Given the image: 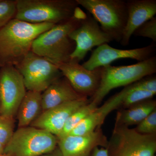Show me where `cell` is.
<instances>
[{
    "label": "cell",
    "instance_id": "cell-1",
    "mask_svg": "<svg viewBox=\"0 0 156 156\" xmlns=\"http://www.w3.org/2000/svg\"><path fill=\"white\" fill-rule=\"evenodd\" d=\"M55 25L30 23L15 18L10 20L0 29V68L19 64L31 51L34 41Z\"/></svg>",
    "mask_w": 156,
    "mask_h": 156
},
{
    "label": "cell",
    "instance_id": "cell-2",
    "mask_svg": "<svg viewBox=\"0 0 156 156\" xmlns=\"http://www.w3.org/2000/svg\"><path fill=\"white\" fill-rule=\"evenodd\" d=\"M82 12L65 22L56 24L34 41L31 51L57 66L69 62L76 48L69 34L80 24L86 14Z\"/></svg>",
    "mask_w": 156,
    "mask_h": 156
},
{
    "label": "cell",
    "instance_id": "cell-3",
    "mask_svg": "<svg viewBox=\"0 0 156 156\" xmlns=\"http://www.w3.org/2000/svg\"><path fill=\"white\" fill-rule=\"evenodd\" d=\"M15 19L31 23L57 24L75 15L76 0H16Z\"/></svg>",
    "mask_w": 156,
    "mask_h": 156
},
{
    "label": "cell",
    "instance_id": "cell-4",
    "mask_svg": "<svg viewBox=\"0 0 156 156\" xmlns=\"http://www.w3.org/2000/svg\"><path fill=\"white\" fill-rule=\"evenodd\" d=\"M156 72V57L153 56L136 64L102 67L101 79L97 91L90 101L97 106L113 89L128 85Z\"/></svg>",
    "mask_w": 156,
    "mask_h": 156
},
{
    "label": "cell",
    "instance_id": "cell-5",
    "mask_svg": "<svg viewBox=\"0 0 156 156\" xmlns=\"http://www.w3.org/2000/svg\"><path fill=\"white\" fill-rule=\"evenodd\" d=\"M100 23L113 41L120 42L128 17L126 1L123 0H76Z\"/></svg>",
    "mask_w": 156,
    "mask_h": 156
},
{
    "label": "cell",
    "instance_id": "cell-6",
    "mask_svg": "<svg viewBox=\"0 0 156 156\" xmlns=\"http://www.w3.org/2000/svg\"><path fill=\"white\" fill-rule=\"evenodd\" d=\"M106 148L108 156H155L156 134H140L115 123Z\"/></svg>",
    "mask_w": 156,
    "mask_h": 156
},
{
    "label": "cell",
    "instance_id": "cell-7",
    "mask_svg": "<svg viewBox=\"0 0 156 156\" xmlns=\"http://www.w3.org/2000/svg\"><path fill=\"white\" fill-rule=\"evenodd\" d=\"M57 146L56 136L32 126L18 128L4 154L7 156H39L53 151Z\"/></svg>",
    "mask_w": 156,
    "mask_h": 156
},
{
    "label": "cell",
    "instance_id": "cell-8",
    "mask_svg": "<svg viewBox=\"0 0 156 156\" xmlns=\"http://www.w3.org/2000/svg\"><path fill=\"white\" fill-rule=\"evenodd\" d=\"M15 67L22 75L27 91L42 93L63 76L57 66L31 51Z\"/></svg>",
    "mask_w": 156,
    "mask_h": 156
},
{
    "label": "cell",
    "instance_id": "cell-9",
    "mask_svg": "<svg viewBox=\"0 0 156 156\" xmlns=\"http://www.w3.org/2000/svg\"><path fill=\"white\" fill-rule=\"evenodd\" d=\"M69 37L76 43L69 62L74 63H80L94 47L113 41L89 13L81 20L79 25L70 33Z\"/></svg>",
    "mask_w": 156,
    "mask_h": 156
},
{
    "label": "cell",
    "instance_id": "cell-10",
    "mask_svg": "<svg viewBox=\"0 0 156 156\" xmlns=\"http://www.w3.org/2000/svg\"><path fill=\"white\" fill-rule=\"evenodd\" d=\"M27 89L21 74L13 66L0 68V115H17Z\"/></svg>",
    "mask_w": 156,
    "mask_h": 156
},
{
    "label": "cell",
    "instance_id": "cell-11",
    "mask_svg": "<svg viewBox=\"0 0 156 156\" xmlns=\"http://www.w3.org/2000/svg\"><path fill=\"white\" fill-rule=\"evenodd\" d=\"M155 51L154 43L146 47L130 50L116 49L105 44L98 47L92 52L89 59L82 65L87 69L93 70L110 65L112 62L121 58H131L139 62L154 56Z\"/></svg>",
    "mask_w": 156,
    "mask_h": 156
},
{
    "label": "cell",
    "instance_id": "cell-12",
    "mask_svg": "<svg viewBox=\"0 0 156 156\" xmlns=\"http://www.w3.org/2000/svg\"><path fill=\"white\" fill-rule=\"evenodd\" d=\"M58 67L76 92L88 98L95 94L100 84L102 67L89 70L80 63L72 62L63 63Z\"/></svg>",
    "mask_w": 156,
    "mask_h": 156
},
{
    "label": "cell",
    "instance_id": "cell-13",
    "mask_svg": "<svg viewBox=\"0 0 156 156\" xmlns=\"http://www.w3.org/2000/svg\"><path fill=\"white\" fill-rule=\"evenodd\" d=\"M90 101L88 97H84L49 109L42 112L30 126L58 136L71 115Z\"/></svg>",
    "mask_w": 156,
    "mask_h": 156
},
{
    "label": "cell",
    "instance_id": "cell-14",
    "mask_svg": "<svg viewBox=\"0 0 156 156\" xmlns=\"http://www.w3.org/2000/svg\"><path fill=\"white\" fill-rule=\"evenodd\" d=\"M108 144L101 128L84 135H67L57 140V146L63 156H89L95 147L106 148Z\"/></svg>",
    "mask_w": 156,
    "mask_h": 156
},
{
    "label": "cell",
    "instance_id": "cell-15",
    "mask_svg": "<svg viewBox=\"0 0 156 156\" xmlns=\"http://www.w3.org/2000/svg\"><path fill=\"white\" fill-rule=\"evenodd\" d=\"M130 86L110 98L101 106L97 107L68 135L78 136L90 133L100 128L107 116L122 105L123 98L130 89Z\"/></svg>",
    "mask_w": 156,
    "mask_h": 156
},
{
    "label": "cell",
    "instance_id": "cell-16",
    "mask_svg": "<svg viewBox=\"0 0 156 156\" xmlns=\"http://www.w3.org/2000/svg\"><path fill=\"white\" fill-rule=\"evenodd\" d=\"M128 17L122 37L120 43L129 44L130 39L136 29L154 17L156 14V0H131L126 1Z\"/></svg>",
    "mask_w": 156,
    "mask_h": 156
},
{
    "label": "cell",
    "instance_id": "cell-17",
    "mask_svg": "<svg viewBox=\"0 0 156 156\" xmlns=\"http://www.w3.org/2000/svg\"><path fill=\"white\" fill-rule=\"evenodd\" d=\"M84 97H87L76 92L67 79L63 76L54 81L42 92V112Z\"/></svg>",
    "mask_w": 156,
    "mask_h": 156
},
{
    "label": "cell",
    "instance_id": "cell-18",
    "mask_svg": "<svg viewBox=\"0 0 156 156\" xmlns=\"http://www.w3.org/2000/svg\"><path fill=\"white\" fill-rule=\"evenodd\" d=\"M42 112L41 92L27 91L17 112L18 128L30 126Z\"/></svg>",
    "mask_w": 156,
    "mask_h": 156
},
{
    "label": "cell",
    "instance_id": "cell-19",
    "mask_svg": "<svg viewBox=\"0 0 156 156\" xmlns=\"http://www.w3.org/2000/svg\"><path fill=\"white\" fill-rule=\"evenodd\" d=\"M156 110V101L148 99L117 112L115 123L129 127L137 125Z\"/></svg>",
    "mask_w": 156,
    "mask_h": 156
},
{
    "label": "cell",
    "instance_id": "cell-20",
    "mask_svg": "<svg viewBox=\"0 0 156 156\" xmlns=\"http://www.w3.org/2000/svg\"><path fill=\"white\" fill-rule=\"evenodd\" d=\"M97 107L98 106L90 101L89 103L78 109L68 119L61 132L56 136L57 139H60L68 135L76 126L90 115Z\"/></svg>",
    "mask_w": 156,
    "mask_h": 156
},
{
    "label": "cell",
    "instance_id": "cell-21",
    "mask_svg": "<svg viewBox=\"0 0 156 156\" xmlns=\"http://www.w3.org/2000/svg\"><path fill=\"white\" fill-rule=\"evenodd\" d=\"M156 93L146 90L136 89L135 83L131 84V88L122 101L121 106L128 108L136 104L153 98Z\"/></svg>",
    "mask_w": 156,
    "mask_h": 156
},
{
    "label": "cell",
    "instance_id": "cell-22",
    "mask_svg": "<svg viewBox=\"0 0 156 156\" xmlns=\"http://www.w3.org/2000/svg\"><path fill=\"white\" fill-rule=\"evenodd\" d=\"M14 127L15 120L14 117L0 115V143L5 147L14 134Z\"/></svg>",
    "mask_w": 156,
    "mask_h": 156
},
{
    "label": "cell",
    "instance_id": "cell-23",
    "mask_svg": "<svg viewBox=\"0 0 156 156\" xmlns=\"http://www.w3.org/2000/svg\"><path fill=\"white\" fill-rule=\"evenodd\" d=\"M16 13V0H0V29L14 19Z\"/></svg>",
    "mask_w": 156,
    "mask_h": 156
},
{
    "label": "cell",
    "instance_id": "cell-24",
    "mask_svg": "<svg viewBox=\"0 0 156 156\" xmlns=\"http://www.w3.org/2000/svg\"><path fill=\"white\" fill-rule=\"evenodd\" d=\"M133 35L135 36L148 38L156 42V17L147 20L136 29Z\"/></svg>",
    "mask_w": 156,
    "mask_h": 156
},
{
    "label": "cell",
    "instance_id": "cell-25",
    "mask_svg": "<svg viewBox=\"0 0 156 156\" xmlns=\"http://www.w3.org/2000/svg\"><path fill=\"white\" fill-rule=\"evenodd\" d=\"M134 129L140 134H156V110L136 125Z\"/></svg>",
    "mask_w": 156,
    "mask_h": 156
},
{
    "label": "cell",
    "instance_id": "cell-26",
    "mask_svg": "<svg viewBox=\"0 0 156 156\" xmlns=\"http://www.w3.org/2000/svg\"><path fill=\"white\" fill-rule=\"evenodd\" d=\"M154 75L147 76L137 81L139 89L149 91L156 94V78Z\"/></svg>",
    "mask_w": 156,
    "mask_h": 156
},
{
    "label": "cell",
    "instance_id": "cell-27",
    "mask_svg": "<svg viewBox=\"0 0 156 156\" xmlns=\"http://www.w3.org/2000/svg\"><path fill=\"white\" fill-rule=\"evenodd\" d=\"M89 156H108L107 149L98 147L93 150Z\"/></svg>",
    "mask_w": 156,
    "mask_h": 156
},
{
    "label": "cell",
    "instance_id": "cell-28",
    "mask_svg": "<svg viewBox=\"0 0 156 156\" xmlns=\"http://www.w3.org/2000/svg\"><path fill=\"white\" fill-rule=\"evenodd\" d=\"M39 156H63L62 154L61 151L58 146L56 147L55 149L49 152L48 153L44 154Z\"/></svg>",
    "mask_w": 156,
    "mask_h": 156
},
{
    "label": "cell",
    "instance_id": "cell-29",
    "mask_svg": "<svg viewBox=\"0 0 156 156\" xmlns=\"http://www.w3.org/2000/svg\"><path fill=\"white\" fill-rule=\"evenodd\" d=\"M5 147H4L2 144L0 143V154H4Z\"/></svg>",
    "mask_w": 156,
    "mask_h": 156
},
{
    "label": "cell",
    "instance_id": "cell-30",
    "mask_svg": "<svg viewBox=\"0 0 156 156\" xmlns=\"http://www.w3.org/2000/svg\"><path fill=\"white\" fill-rule=\"evenodd\" d=\"M0 156H7L5 154H0Z\"/></svg>",
    "mask_w": 156,
    "mask_h": 156
}]
</instances>
